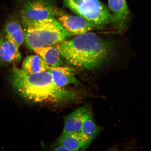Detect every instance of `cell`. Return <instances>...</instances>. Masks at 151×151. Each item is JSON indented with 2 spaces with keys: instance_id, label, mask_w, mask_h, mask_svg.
Segmentation results:
<instances>
[{
  "instance_id": "6da1fadb",
  "label": "cell",
  "mask_w": 151,
  "mask_h": 151,
  "mask_svg": "<svg viewBox=\"0 0 151 151\" xmlns=\"http://www.w3.org/2000/svg\"><path fill=\"white\" fill-rule=\"evenodd\" d=\"M113 46L112 42L88 32L64 40L56 46L70 65L80 69L94 70L110 57Z\"/></svg>"
},
{
  "instance_id": "8fae6325",
  "label": "cell",
  "mask_w": 151,
  "mask_h": 151,
  "mask_svg": "<svg viewBox=\"0 0 151 151\" xmlns=\"http://www.w3.org/2000/svg\"><path fill=\"white\" fill-rule=\"evenodd\" d=\"M89 109L86 107L77 109L65 118L64 127L62 134H67L80 132L85 116Z\"/></svg>"
},
{
  "instance_id": "e0dca14e",
  "label": "cell",
  "mask_w": 151,
  "mask_h": 151,
  "mask_svg": "<svg viewBox=\"0 0 151 151\" xmlns=\"http://www.w3.org/2000/svg\"><path fill=\"white\" fill-rule=\"evenodd\" d=\"M54 150L55 151H69L68 149L65 148V147L60 146V145L55 148Z\"/></svg>"
},
{
  "instance_id": "5b68a950",
  "label": "cell",
  "mask_w": 151,
  "mask_h": 151,
  "mask_svg": "<svg viewBox=\"0 0 151 151\" xmlns=\"http://www.w3.org/2000/svg\"><path fill=\"white\" fill-rule=\"evenodd\" d=\"M58 11L48 0H24L21 16L22 19L37 21L55 18Z\"/></svg>"
},
{
  "instance_id": "2e32d148",
  "label": "cell",
  "mask_w": 151,
  "mask_h": 151,
  "mask_svg": "<svg viewBox=\"0 0 151 151\" xmlns=\"http://www.w3.org/2000/svg\"><path fill=\"white\" fill-rule=\"evenodd\" d=\"M101 129L94 123L90 111H88L85 116L80 131L83 137L90 144L97 136Z\"/></svg>"
},
{
  "instance_id": "7a4b0ae2",
  "label": "cell",
  "mask_w": 151,
  "mask_h": 151,
  "mask_svg": "<svg viewBox=\"0 0 151 151\" xmlns=\"http://www.w3.org/2000/svg\"><path fill=\"white\" fill-rule=\"evenodd\" d=\"M9 80L20 95L36 102H65L74 99L76 97L75 91L57 86L48 71L28 73L14 66Z\"/></svg>"
},
{
  "instance_id": "52a82bcc",
  "label": "cell",
  "mask_w": 151,
  "mask_h": 151,
  "mask_svg": "<svg viewBox=\"0 0 151 151\" xmlns=\"http://www.w3.org/2000/svg\"><path fill=\"white\" fill-rule=\"evenodd\" d=\"M108 5L112 13L111 22L118 29L124 30L131 15L126 0H108Z\"/></svg>"
},
{
  "instance_id": "3957f363",
  "label": "cell",
  "mask_w": 151,
  "mask_h": 151,
  "mask_svg": "<svg viewBox=\"0 0 151 151\" xmlns=\"http://www.w3.org/2000/svg\"><path fill=\"white\" fill-rule=\"evenodd\" d=\"M68 8L94 27H101L111 22L112 14L99 0H64Z\"/></svg>"
},
{
  "instance_id": "4fadbf2b",
  "label": "cell",
  "mask_w": 151,
  "mask_h": 151,
  "mask_svg": "<svg viewBox=\"0 0 151 151\" xmlns=\"http://www.w3.org/2000/svg\"><path fill=\"white\" fill-rule=\"evenodd\" d=\"M50 66L38 55L28 56L22 62V69L28 73H33L48 71Z\"/></svg>"
},
{
  "instance_id": "ba28073f",
  "label": "cell",
  "mask_w": 151,
  "mask_h": 151,
  "mask_svg": "<svg viewBox=\"0 0 151 151\" xmlns=\"http://www.w3.org/2000/svg\"><path fill=\"white\" fill-rule=\"evenodd\" d=\"M22 59L19 48L0 32V67L18 63Z\"/></svg>"
},
{
  "instance_id": "5bb4252c",
  "label": "cell",
  "mask_w": 151,
  "mask_h": 151,
  "mask_svg": "<svg viewBox=\"0 0 151 151\" xmlns=\"http://www.w3.org/2000/svg\"><path fill=\"white\" fill-rule=\"evenodd\" d=\"M34 51L40 56L51 67H58L61 65V55L56 46H45L36 49Z\"/></svg>"
},
{
  "instance_id": "9a60e30c",
  "label": "cell",
  "mask_w": 151,
  "mask_h": 151,
  "mask_svg": "<svg viewBox=\"0 0 151 151\" xmlns=\"http://www.w3.org/2000/svg\"><path fill=\"white\" fill-rule=\"evenodd\" d=\"M24 35V39L26 45L30 50H34L36 49L45 46L38 35L35 28L29 22L22 19Z\"/></svg>"
},
{
  "instance_id": "7c38bea8",
  "label": "cell",
  "mask_w": 151,
  "mask_h": 151,
  "mask_svg": "<svg viewBox=\"0 0 151 151\" xmlns=\"http://www.w3.org/2000/svg\"><path fill=\"white\" fill-rule=\"evenodd\" d=\"M58 143L59 145L65 147L69 151L84 150L90 145L83 137L80 132L62 134Z\"/></svg>"
},
{
  "instance_id": "277c9868",
  "label": "cell",
  "mask_w": 151,
  "mask_h": 151,
  "mask_svg": "<svg viewBox=\"0 0 151 151\" xmlns=\"http://www.w3.org/2000/svg\"><path fill=\"white\" fill-rule=\"evenodd\" d=\"M27 21L35 28L45 46L58 45L70 35L55 18L37 21Z\"/></svg>"
},
{
  "instance_id": "9c48e42d",
  "label": "cell",
  "mask_w": 151,
  "mask_h": 151,
  "mask_svg": "<svg viewBox=\"0 0 151 151\" xmlns=\"http://www.w3.org/2000/svg\"><path fill=\"white\" fill-rule=\"evenodd\" d=\"M48 71L51 74L55 83L60 87L69 84H80L76 78L75 70L73 68L50 66Z\"/></svg>"
},
{
  "instance_id": "30bf717a",
  "label": "cell",
  "mask_w": 151,
  "mask_h": 151,
  "mask_svg": "<svg viewBox=\"0 0 151 151\" xmlns=\"http://www.w3.org/2000/svg\"><path fill=\"white\" fill-rule=\"evenodd\" d=\"M22 24L18 19H11L6 22L2 31L7 38L19 48L25 40Z\"/></svg>"
},
{
  "instance_id": "8992f818",
  "label": "cell",
  "mask_w": 151,
  "mask_h": 151,
  "mask_svg": "<svg viewBox=\"0 0 151 151\" xmlns=\"http://www.w3.org/2000/svg\"><path fill=\"white\" fill-rule=\"evenodd\" d=\"M58 22L70 35H79L88 32L95 27L80 16H71L58 11L56 16Z\"/></svg>"
}]
</instances>
